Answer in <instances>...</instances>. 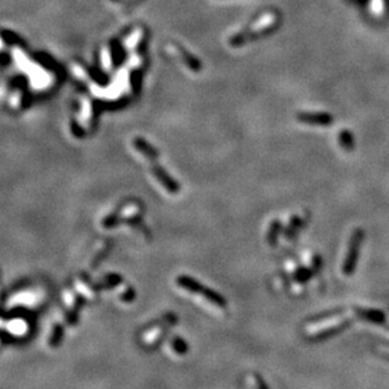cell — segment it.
Instances as JSON below:
<instances>
[{
    "label": "cell",
    "instance_id": "obj_1",
    "mask_svg": "<svg viewBox=\"0 0 389 389\" xmlns=\"http://www.w3.org/2000/svg\"><path fill=\"white\" fill-rule=\"evenodd\" d=\"M363 241H364V231L362 228H358L353 232L352 237H350L349 246H348L347 254H345L344 264H343V274L345 276H350L354 274L355 269H357L358 258H359L360 247H362Z\"/></svg>",
    "mask_w": 389,
    "mask_h": 389
},
{
    "label": "cell",
    "instance_id": "obj_2",
    "mask_svg": "<svg viewBox=\"0 0 389 389\" xmlns=\"http://www.w3.org/2000/svg\"><path fill=\"white\" fill-rule=\"evenodd\" d=\"M179 284H180L183 287H185L186 290H189V291L194 292V294L203 295L208 301H211L212 304H214L216 306H219V307L227 306V300L224 299L222 295H219L218 292L213 291V290L207 289L206 286H203V285H201L199 282H197L196 280L189 279V277H181V279L179 280Z\"/></svg>",
    "mask_w": 389,
    "mask_h": 389
},
{
    "label": "cell",
    "instance_id": "obj_3",
    "mask_svg": "<svg viewBox=\"0 0 389 389\" xmlns=\"http://www.w3.org/2000/svg\"><path fill=\"white\" fill-rule=\"evenodd\" d=\"M274 25H275L274 19H272V18H266V19H264L262 22L258 23V28H257V29H253L251 30V32H246V33H242V34L236 35V37L231 40V43L233 45L244 44V43L249 42V40L256 39V38H258L260 35L267 34L269 32H271Z\"/></svg>",
    "mask_w": 389,
    "mask_h": 389
},
{
    "label": "cell",
    "instance_id": "obj_4",
    "mask_svg": "<svg viewBox=\"0 0 389 389\" xmlns=\"http://www.w3.org/2000/svg\"><path fill=\"white\" fill-rule=\"evenodd\" d=\"M297 120L307 125L328 126L334 122L333 115L327 112H300L297 113Z\"/></svg>",
    "mask_w": 389,
    "mask_h": 389
},
{
    "label": "cell",
    "instance_id": "obj_5",
    "mask_svg": "<svg viewBox=\"0 0 389 389\" xmlns=\"http://www.w3.org/2000/svg\"><path fill=\"white\" fill-rule=\"evenodd\" d=\"M350 324H352V321H349V320H345V321L339 322V324H337V325H333V327L327 328V329H324V330H321V332L316 333V334L311 335V337H309V340H311V342H322V340H327V339H329V338L334 337V335H338L339 333L344 332L347 328L350 327Z\"/></svg>",
    "mask_w": 389,
    "mask_h": 389
},
{
    "label": "cell",
    "instance_id": "obj_6",
    "mask_svg": "<svg viewBox=\"0 0 389 389\" xmlns=\"http://www.w3.org/2000/svg\"><path fill=\"white\" fill-rule=\"evenodd\" d=\"M358 317L365 320V321L373 322V324H384L385 322V315L384 312L379 311V310L374 309H355Z\"/></svg>",
    "mask_w": 389,
    "mask_h": 389
},
{
    "label": "cell",
    "instance_id": "obj_7",
    "mask_svg": "<svg viewBox=\"0 0 389 389\" xmlns=\"http://www.w3.org/2000/svg\"><path fill=\"white\" fill-rule=\"evenodd\" d=\"M304 226V218L300 216H294L290 219V223L287 226V228L285 229V237L286 239H292L297 234V232L302 228Z\"/></svg>",
    "mask_w": 389,
    "mask_h": 389
},
{
    "label": "cell",
    "instance_id": "obj_8",
    "mask_svg": "<svg viewBox=\"0 0 389 389\" xmlns=\"http://www.w3.org/2000/svg\"><path fill=\"white\" fill-rule=\"evenodd\" d=\"M319 270L315 269L314 266L312 267H300L295 271L294 274V280L297 282V284H306L312 276H314Z\"/></svg>",
    "mask_w": 389,
    "mask_h": 389
},
{
    "label": "cell",
    "instance_id": "obj_9",
    "mask_svg": "<svg viewBox=\"0 0 389 389\" xmlns=\"http://www.w3.org/2000/svg\"><path fill=\"white\" fill-rule=\"evenodd\" d=\"M282 231V223L279 219H275L271 224H270L269 232H267V243L270 246H276L279 237Z\"/></svg>",
    "mask_w": 389,
    "mask_h": 389
},
{
    "label": "cell",
    "instance_id": "obj_10",
    "mask_svg": "<svg viewBox=\"0 0 389 389\" xmlns=\"http://www.w3.org/2000/svg\"><path fill=\"white\" fill-rule=\"evenodd\" d=\"M339 144L343 146L345 151H353L354 150V136L349 130H343L339 133Z\"/></svg>",
    "mask_w": 389,
    "mask_h": 389
}]
</instances>
